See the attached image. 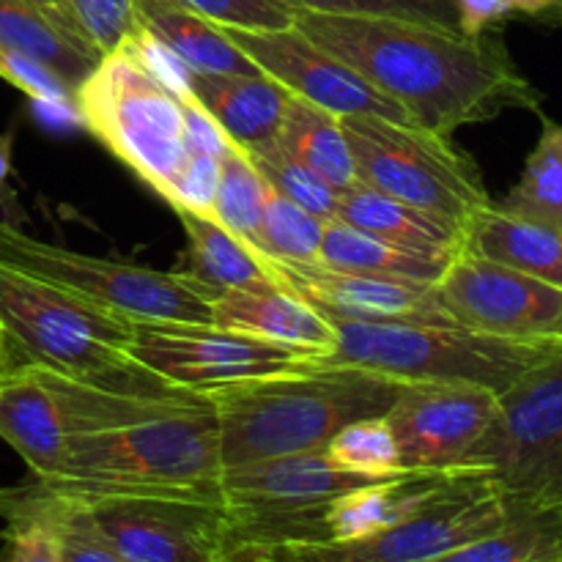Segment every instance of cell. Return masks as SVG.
Here are the masks:
<instances>
[{"mask_svg":"<svg viewBox=\"0 0 562 562\" xmlns=\"http://www.w3.org/2000/svg\"><path fill=\"white\" fill-rule=\"evenodd\" d=\"M296 27L387 93L417 126L453 137L505 110H538L541 93L499 38L450 22L302 11Z\"/></svg>","mask_w":562,"mask_h":562,"instance_id":"6da1fadb","label":"cell"},{"mask_svg":"<svg viewBox=\"0 0 562 562\" xmlns=\"http://www.w3.org/2000/svg\"><path fill=\"white\" fill-rule=\"evenodd\" d=\"M404 382L355 366L316 362L300 371L206 390L225 467L324 450L349 423L384 417Z\"/></svg>","mask_w":562,"mask_h":562,"instance_id":"7a4b0ae2","label":"cell"},{"mask_svg":"<svg viewBox=\"0 0 562 562\" xmlns=\"http://www.w3.org/2000/svg\"><path fill=\"white\" fill-rule=\"evenodd\" d=\"M220 475L217 415L214 409H195L69 437L60 470L47 481H33L75 503L162 497L225 505Z\"/></svg>","mask_w":562,"mask_h":562,"instance_id":"3957f363","label":"cell"},{"mask_svg":"<svg viewBox=\"0 0 562 562\" xmlns=\"http://www.w3.org/2000/svg\"><path fill=\"white\" fill-rule=\"evenodd\" d=\"M0 329L25 366L146 398H192L130 355L135 322L0 263Z\"/></svg>","mask_w":562,"mask_h":562,"instance_id":"277c9868","label":"cell"},{"mask_svg":"<svg viewBox=\"0 0 562 562\" xmlns=\"http://www.w3.org/2000/svg\"><path fill=\"white\" fill-rule=\"evenodd\" d=\"M327 322L338 340L318 362L366 368L401 382L475 384L497 395L562 349V344L494 338L459 324Z\"/></svg>","mask_w":562,"mask_h":562,"instance_id":"5b68a950","label":"cell"},{"mask_svg":"<svg viewBox=\"0 0 562 562\" xmlns=\"http://www.w3.org/2000/svg\"><path fill=\"white\" fill-rule=\"evenodd\" d=\"M360 184L464 231L488 206L481 168L453 137L379 115H340Z\"/></svg>","mask_w":562,"mask_h":562,"instance_id":"8992f818","label":"cell"},{"mask_svg":"<svg viewBox=\"0 0 562 562\" xmlns=\"http://www.w3.org/2000/svg\"><path fill=\"white\" fill-rule=\"evenodd\" d=\"M75 102L80 124L157 195L168 198L187 162L184 102L124 47L102 55L77 86Z\"/></svg>","mask_w":562,"mask_h":562,"instance_id":"52a82bcc","label":"cell"},{"mask_svg":"<svg viewBox=\"0 0 562 562\" xmlns=\"http://www.w3.org/2000/svg\"><path fill=\"white\" fill-rule=\"evenodd\" d=\"M470 467L492 472L516 516L562 514V349L499 393Z\"/></svg>","mask_w":562,"mask_h":562,"instance_id":"ba28073f","label":"cell"},{"mask_svg":"<svg viewBox=\"0 0 562 562\" xmlns=\"http://www.w3.org/2000/svg\"><path fill=\"white\" fill-rule=\"evenodd\" d=\"M0 263L69 291L91 305L132 322L212 324V302L220 291L184 272H157L110 258L82 256L22 234L0 220Z\"/></svg>","mask_w":562,"mask_h":562,"instance_id":"9c48e42d","label":"cell"},{"mask_svg":"<svg viewBox=\"0 0 562 562\" xmlns=\"http://www.w3.org/2000/svg\"><path fill=\"white\" fill-rule=\"evenodd\" d=\"M516 514L488 470H467L450 492L420 514L357 541L291 543V547H239L228 562H428L456 547L503 530Z\"/></svg>","mask_w":562,"mask_h":562,"instance_id":"30bf717a","label":"cell"},{"mask_svg":"<svg viewBox=\"0 0 562 562\" xmlns=\"http://www.w3.org/2000/svg\"><path fill=\"white\" fill-rule=\"evenodd\" d=\"M130 355L179 387L206 390L245 379L300 371L322 360L318 351L274 344L217 324L135 322Z\"/></svg>","mask_w":562,"mask_h":562,"instance_id":"8fae6325","label":"cell"},{"mask_svg":"<svg viewBox=\"0 0 562 562\" xmlns=\"http://www.w3.org/2000/svg\"><path fill=\"white\" fill-rule=\"evenodd\" d=\"M445 313L459 327L532 344H562V289L461 250L437 280Z\"/></svg>","mask_w":562,"mask_h":562,"instance_id":"7c38bea8","label":"cell"},{"mask_svg":"<svg viewBox=\"0 0 562 562\" xmlns=\"http://www.w3.org/2000/svg\"><path fill=\"white\" fill-rule=\"evenodd\" d=\"M497 409L499 395L494 390L404 382L387 412L404 470H467Z\"/></svg>","mask_w":562,"mask_h":562,"instance_id":"4fadbf2b","label":"cell"},{"mask_svg":"<svg viewBox=\"0 0 562 562\" xmlns=\"http://www.w3.org/2000/svg\"><path fill=\"white\" fill-rule=\"evenodd\" d=\"M225 36L267 77L289 88L294 97L316 104L333 115H379V119L415 124L395 99L379 91L360 71L346 66L300 27L285 31H241L223 27Z\"/></svg>","mask_w":562,"mask_h":562,"instance_id":"5bb4252c","label":"cell"},{"mask_svg":"<svg viewBox=\"0 0 562 562\" xmlns=\"http://www.w3.org/2000/svg\"><path fill=\"white\" fill-rule=\"evenodd\" d=\"M77 505L86 508L126 562H220L225 558V505L162 497H113Z\"/></svg>","mask_w":562,"mask_h":562,"instance_id":"9a60e30c","label":"cell"},{"mask_svg":"<svg viewBox=\"0 0 562 562\" xmlns=\"http://www.w3.org/2000/svg\"><path fill=\"white\" fill-rule=\"evenodd\" d=\"M274 280L324 318L340 322L453 324L439 302L437 283L344 272L324 263H285L267 258Z\"/></svg>","mask_w":562,"mask_h":562,"instance_id":"2e32d148","label":"cell"},{"mask_svg":"<svg viewBox=\"0 0 562 562\" xmlns=\"http://www.w3.org/2000/svg\"><path fill=\"white\" fill-rule=\"evenodd\" d=\"M387 481L346 470L324 450L278 456V459L250 461L225 467L220 475L225 510L231 514H258V510H291L329 503L368 483Z\"/></svg>","mask_w":562,"mask_h":562,"instance_id":"e0dca14e","label":"cell"},{"mask_svg":"<svg viewBox=\"0 0 562 562\" xmlns=\"http://www.w3.org/2000/svg\"><path fill=\"white\" fill-rule=\"evenodd\" d=\"M0 439L22 456L36 481H47L64 464L69 434L42 368L22 366L0 382Z\"/></svg>","mask_w":562,"mask_h":562,"instance_id":"ac0fdd59","label":"cell"},{"mask_svg":"<svg viewBox=\"0 0 562 562\" xmlns=\"http://www.w3.org/2000/svg\"><path fill=\"white\" fill-rule=\"evenodd\" d=\"M212 324L318 351L322 357H327L338 340L335 327L322 313L278 283L220 291L212 302Z\"/></svg>","mask_w":562,"mask_h":562,"instance_id":"d6986e66","label":"cell"},{"mask_svg":"<svg viewBox=\"0 0 562 562\" xmlns=\"http://www.w3.org/2000/svg\"><path fill=\"white\" fill-rule=\"evenodd\" d=\"M195 102L247 154L278 140L291 91L267 75H192Z\"/></svg>","mask_w":562,"mask_h":562,"instance_id":"ffe728a7","label":"cell"},{"mask_svg":"<svg viewBox=\"0 0 562 562\" xmlns=\"http://www.w3.org/2000/svg\"><path fill=\"white\" fill-rule=\"evenodd\" d=\"M335 220L357 231H366L376 239L390 241L401 250L437 258V261H453L461 252L459 228L434 217V214L409 206V203L382 195V192L371 190L360 181L338 195V217Z\"/></svg>","mask_w":562,"mask_h":562,"instance_id":"44dd1931","label":"cell"},{"mask_svg":"<svg viewBox=\"0 0 562 562\" xmlns=\"http://www.w3.org/2000/svg\"><path fill=\"white\" fill-rule=\"evenodd\" d=\"M461 250L562 289V231L516 217L497 203L472 214L461 231Z\"/></svg>","mask_w":562,"mask_h":562,"instance_id":"7402d4cb","label":"cell"},{"mask_svg":"<svg viewBox=\"0 0 562 562\" xmlns=\"http://www.w3.org/2000/svg\"><path fill=\"white\" fill-rule=\"evenodd\" d=\"M137 25L151 33L192 75H263L220 25L170 3V0H135Z\"/></svg>","mask_w":562,"mask_h":562,"instance_id":"603a6c76","label":"cell"},{"mask_svg":"<svg viewBox=\"0 0 562 562\" xmlns=\"http://www.w3.org/2000/svg\"><path fill=\"white\" fill-rule=\"evenodd\" d=\"M0 44L31 55L33 60L58 71L75 88L102 60V53L88 44L69 22L27 0H0Z\"/></svg>","mask_w":562,"mask_h":562,"instance_id":"cb8c5ba5","label":"cell"},{"mask_svg":"<svg viewBox=\"0 0 562 562\" xmlns=\"http://www.w3.org/2000/svg\"><path fill=\"white\" fill-rule=\"evenodd\" d=\"M36 519L47 527L58 562H126L99 532L86 508L49 494L36 481L0 488V519Z\"/></svg>","mask_w":562,"mask_h":562,"instance_id":"d4e9b609","label":"cell"},{"mask_svg":"<svg viewBox=\"0 0 562 562\" xmlns=\"http://www.w3.org/2000/svg\"><path fill=\"white\" fill-rule=\"evenodd\" d=\"M187 234V258L179 272L214 291L252 289L278 283L269 269L267 256L252 250L247 241L231 234L214 217L192 212H176ZM280 285V283H278Z\"/></svg>","mask_w":562,"mask_h":562,"instance_id":"484cf974","label":"cell"},{"mask_svg":"<svg viewBox=\"0 0 562 562\" xmlns=\"http://www.w3.org/2000/svg\"><path fill=\"white\" fill-rule=\"evenodd\" d=\"M278 146L307 170H313L318 179L327 181L335 192H346L360 181L338 115L327 113L294 93H291L283 126L278 132Z\"/></svg>","mask_w":562,"mask_h":562,"instance_id":"4316f807","label":"cell"},{"mask_svg":"<svg viewBox=\"0 0 562 562\" xmlns=\"http://www.w3.org/2000/svg\"><path fill=\"white\" fill-rule=\"evenodd\" d=\"M318 263L344 272L362 274H382V278H404L420 280V283H437L445 274L450 261H437V258L406 252L390 241L376 239V236L357 231L340 220H329L324 225L322 252Z\"/></svg>","mask_w":562,"mask_h":562,"instance_id":"83f0119b","label":"cell"},{"mask_svg":"<svg viewBox=\"0 0 562 562\" xmlns=\"http://www.w3.org/2000/svg\"><path fill=\"white\" fill-rule=\"evenodd\" d=\"M428 562H562V514L516 516L503 530Z\"/></svg>","mask_w":562,"mask_h":562,"instance_id":"f1b7e54d","label":"cell"},{"mask_svg":"<svg viewBox=\"0 0 562 562\" xmlns=\"http://www.w3.org/2000/svg\"><path fill=\"white\" fill-rule=\"evenodd\" d=\"M516 217L562 231V126L554 121L543 124L536 148L527 157L521 179L497 203Z\"/></svg>","mask_w":562,"mask_h":562,"instance_id":"f546056e","label":"cell"},{"mask_svg":"<svg viewBox=\"0 0 562 562\" xmlns=\"http://www.w3.org/2000/svg\"><path fill=\"white\" fill-rule=\"evenodd\" d=\"M267 192L269 184L256 170L250 154L239 146H231L220 159V187L212 217L241 241H247L252 250H258Z\"/></svg>","mask_w":562,"mask_h":562,"instance_id":"4dcf8cb0","label":"cell"},{"mask_svg":"<svg viewBox=\"0 0 562 562\" xmlns=\"http://www.w3.org/2000/svg\"><path fill=\"white\" fill-rule=\"evenodd\" d=\"M324 225L327 223L322 217L269 190L261 234H258V252L285 263H318Z\"/></svg>","mask_w":562,"mask_h":562,"instance_id":"1f68e13d","label":"cell"},{"mask_svg":"<svg viewBox=\"0 0 562 562\" xmlns=\"http://www.w3.org/2000/svg\"><path fill=\"white\" fill-rule=\"evenodd\" d=\"M250 159L252 165H256L258 173L263 176V181L269 184V190L289 198L291 203L302 206L305 212L322 217L324 223L338 217L340 192H335L333 187L324 179H318L313 170H307L305 165L296 162L294 157H289V154L278 146V140L258 148V151H250Z\"/></svg>","mask_w":562,"mask_h":562,"instance_id":"d6a6232c","label":"cell"},{"mask_svg":"<svg viewBox=\"0 0 562 562\" xmlns=\"http://www.w3.org/2000/svg\"><path fill=\"white\" fill-rule=\"evenodd\" d=\"M327 453L346 470L371 477H395L406 472L387 415L349 423L344 431L335 434L333 442L327 445Z\"/></svg>","mask_w":562,"mask_h":562,"instance_id":"836d02e7","label":"cell"},{"mask_svg":"<svg viewBox=\"0 0 562 562\" xmlns=\"http://www.w3.org/2000/svg\"><path fill=\"white\" fill-rule=\"evenodd\" d=\"M220 27L285 31L296 25L300 9L289 0H170Z\"/></svg>","mask_w":562,"mask_h":562,"instance_id":"e575fe53","label":"cell"},{"mask_svg":"<svg viewBox=\"0 0 562 562\" xmlns=\"http://www.w3.org/2000/svg\"><path fill=\"white\" fill-rule=\"evenodd\" d=\"M60 5L82 38L102 55L119 49L124 38L140 27L135 0H60Z\"/></svg>","mask_w":562,"mask_h":562,"instance_id":"d590c367","label":"cell"},{"mask_svg":"<svg viewBox=\"0 0 562 562\" xmlns=\"http://www.w3.org/2000/svg\"><path fill=\"white\" fill-rule=\"evenodd\" d=\"M0 80H5L16 91L31 97L36 104L53 108L58 113L64 110V113L77 115V88L69 80H64L58 71L49 69V66L38 64L31 55L5 47V44H0Z\"/></svg>","mask_w":562,"mask_h":562,"instance_id":"8d00e7d4","label":"cell"},{"mask_svg":"<svg viewBox=\"0 0 562 562\" xmlns=\"http://www.w3.org/2000/svg\"><path fill=\"white\" fill-rule=\"evenodd\" d=\"M220 159L223 157H212V154H187L184 168L179 170L165 201L176 212L212 217L220 187Z\"/></svg>","mask_w":562,"mask_h":562,"instance_id":"74e56055","label":"cell"},{"mask_svg":"<svg viewBox=\"0 0 562 562\" xmlns=\"http://www.w3.org/2000/svg\"><path fill=\"white\" fill-rule=\"evenodd\" d=\"M121 47H124L126 53L135 55L137 64H140L148 75L157 77V80L162 82L168 91H173L181 102L184 104L195 102V93H192L190 66H187L179 55L170 53L162 42H157L151 33L143 31V27H137L135 33H130V36L124 38V44H121Z\"/></svg>","mask_w":562,"mask_h":562,"instance_id":"f35d334b","label":"cell"},{"mask_svg":"<svg viewBox=\"0 0 562 562\" xmlns=\"http://www.w3.org/2000/svg\"><path fill=\"white\" fill-rule=\"evenodd\" d=\"M302 11L338 16H404V20L448 22L434 0H289Z\"/></svg>","mask_w":562,"mask_h":562,"instance_id":"ab89813d","label":"cell"},{"mask_svg":"<svg viewBox=\"0 0 562 562\" xmlns=\"http://www.w3.org/2000/svg\"><path fill=\"white\" fill-rule=\"evenodd\" d=\"M456 9H459V31L477 36L497 22L508 20L510 14L547 16L552 0H456Z\"/></svg>","mask_w":562,"mask_h":562,"instance_id":"60d3db41","label":"cell"},{"mask_svg":"<svg viewBox=\"0 0 562 562\" xmlns=\"http://www.w3.org/2000/svg\"><path fill=\"white\" fill-rule=\"evenodd\" d=\"M3 521L5 562H58L53 538H49L47 527L42 521L25 519V516H14V519Z\"/></svg>","mask_w":562,"mask_h":562,"instance_id":"b9f144b4","label":"cell"},{"mask_svg":"<svg viewBox=\"0 0 562 562\" xmlns=\"http://www.w3.org/2000/svg\"><path fill=\"white\" fill-rule=\"evenodd\" d=\"M234 143L228 140L217 121L206 113L198 102L184 104V148L187 154H212L223 157Z\"/></svg>","mask_w":562,"mask_h":562,"instance_id":"7bdbcfd3","label":"cell"},{"mask_svg":"<svg viewBox=\"0 0 562 562\" xmlns=\"http://www.w3.org/2000/svg\"><path fill=\"white\" fill-rule=\"evenodd\" d=\"M22 366H25V362L20 360L16 349L9 344V338H5V335L0 333V382H3L5 376H11V373H14V371H20Z\"/></svg>","mask_w":562,"mask_h":562,"instance_id":"ee69618b","label":"cell"},{"mask_svg":"<svg viewBox=\"0 0 562 562\" xmlns=\"http://www.w3.org/2000/svg\"><path fill=\"white\" fill-rule=\"evenodd\" d=\"M11 146H14V132L0 135V192H3L5 181L11 173Z\"/></svg>","mask_w":562,"mask_h":562,"instance_id":"f6af8a7d","label":"cell"},{"mask_svg":"<svg viewBox=\"0 0 562 562\" xmlns=\"http://www.w3.org/2000/svg\"><path fill=\"white\" fill-rule=\"evenodd\" d=\"M27 3H33V5H38V9H44V11H49V14H55V16H60V20L64 22H69V16H66V11H64V5H60V0H27ZM71 25V22H69ZM75 27V25H71ZM77 31V27H75ZM80 33V31H77ZM82 36V33H80Z\"/></svg>","mask_w":562,"mask_h":562,"instance_id":"bcb514c9","label":"cell"},{"mask_svg":"<svg viewBox=\"0 0 562 562\" xmlns=\"http://www.w3.org/2000/svg\"><path fill=\"white\" fill-rule=\"evenodd\" d=\"M547 20H560L562 22V0H552V9H549Z\"/></svg>","mask_w":562,"mask_h":562,"instance_id":"7dc6e473","label":"cell"},{"mask_svg":"<svg viewBox=\"0 0 562 562\" xmlns=\"http://www.w3.org/2000/svg\"><path fill=\"white\" fill-rule=\"evenodd\" d=\"M220 562H228V560H220Z\"/></svg>","mask_w":562,"mask_h":562,"instance_id":"c3c4849f","label":"cell"},{"mask_svg":"<svg viewBox=\"0 0 562 562\" xmlns=\"http://www.w3.org/2000/svg\"><path fill=\"white\" fill-rule=\"evenodd\" d=\"M0 333H3V329H0Z\"/></svg>","mask_w":562,"mask_h":562,"instance_id":"681fc988","label":"cell"}]
</instances>
